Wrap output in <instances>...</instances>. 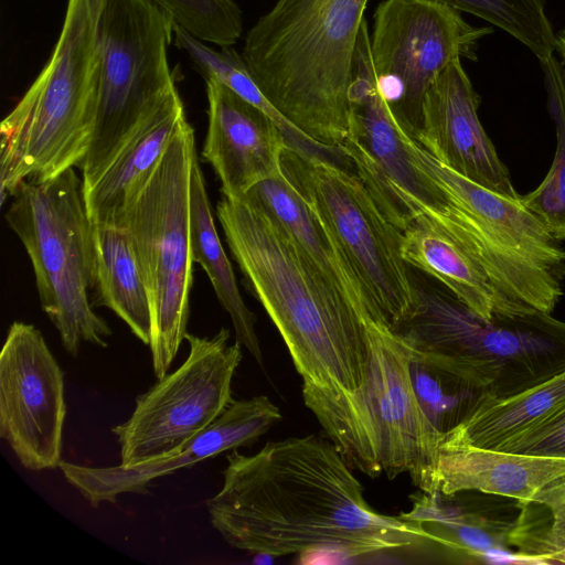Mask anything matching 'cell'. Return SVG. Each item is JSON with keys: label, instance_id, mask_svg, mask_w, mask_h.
I'll return each instance as SVG.
<instances>
[{"label": "cell", "instance_id": "5b68a950", "mask_svg": "<svg viewBox=\"0 0 565 565\" xmlns=\"http://www.w3.org/2000/svg\"><path fill=\"white\" fill-rule=\"evenodd\" d=\"M369 360L360 385L327 392L302 386L305 405L351 468L371 478L408 473L422 492H438L436 461L443 436L416 397L412 352L390 326L366 323Z\"/></svg>", "mask_w": 565, "mask_h": 565}, {"label": "cell", "instance_id": "277c9868", "mask_svg": "<svg viewBox=\"0 0 565 565\" xmlns=\"http://www.w3.org/2000/svg\"><path fill=\"white\" fill-rule=\"evenodd\" d=\"M104 0H67L55 47L39 76L0 125L3 204L26 181L79 168L97 115Z\"/></svg>", "mask_w": 565, "mask_h": 565}, {"label": "cell", "instance_id": "7402d4cb", "mask_svg": "<svg viewBox=\"0 0 565 565\" xmlns=\"http://www.w3.org/2000/svg\"><path fill=\"white\" fill-rule=\"evenodd\" d=\"M413 508L399 516L419 524L429 535L428 542L449 562L456 563H532L513 551L508 534L516 516V508L494 514V507L479 511L446 504L440 492L415 497Z\"/></svg>", "mask_w": 565, "mask_h": 565}, {"label": "cell", "instance_id": "44dd1931", "mask_svg": "<svg viewBox=\"0 0 565 565\" xmlns=\"http://www.w3.org/2000/svg\"><path fill=\"white\" fill-rule=\"evenodd\" d=\"M436 472L444 495L478 492L518 501L565 473V458L439 444Z\"/></svg>", "mask_w": 565, "mask_h": 565}, {"label": "cell", "instance_id": "f1b7e54d", "mask_svg": "<svg viewBox=\"0 0 565 565\" xmlns=\"http://www.w3.org/2000/svg\"><path fill=\"white\" fill-rule=\"evenodd\" d=\"M476 15L507 32L539 61L556 52V33L545 0H430Z\"/></svg>", "mask_w": 565, "mask_h": 565}, {"label": "cell", "instance_id": "7c38bea8", "mask_svg": "<svg viewBox=\"0 0 565 565\" xmlns=\"http://www.w3.org/2000/svg\"><path fill=\"white\" fill-rule=\"evenodd\" d=\"M186 360L136 399L131 416L111 428L121 466L170 457L207 428L228 406L232 381L243 354L228 344L230 330L212 337L185 334Z\"/></svg>", "mask_w": 565, "mask_h": 565}, {"label": "cell", "instance_id": "8fae6325", "mask_svg": "<svg viewBox=\"0 0 565 565\" xmlns=\"http://www.w3.org/2000/svg\"><path fill=\"white\" fill-rule=\"evenodd\" d=\"M174 24L148 0H104L96 125L79 169L90 188L142 122L180 97L168 47Z\"/></svg>", "mask_w": 565, "mask_h": 565}, {"label": "cell", "instance_id": "9a60e30c", "mask_svg": "<svg viewBox=\"0 0 565 565\" xmlns=\"http://www.w3.org/2000/svg\"><path fill=\"white\" fill-rule=\"evenodd\" d=\"M63 372L42 333L14 321L0 353V436L33 471L62 462Z\"/></svg>", "mask_w": 565, "mask_h": 565}, {"label": "cell", "instance_id": "52a82bcc", "mask_svg": "<svg viewBox=\"0 0 565 565\" xmlns=\"http://www.w3.org/2000/svg\"><path fill=\"white\" fill-rule=\"evenodd\" d=\"M414 163L441 189L431 218L483 267L512 300L552 313L564 295L565 249L519 198L491 191L450 170L408 131Z\"/></svg>", "mask_w": 565, "mask_h": 565}, {"label": "cell", "instance_id": "9c48e42d", "mask_svg": "<svg viewBox=\"0 0 565 565\" xmlns=\"http://www.w3.org/2000/svg\"><path fill=\"white\" fill-rule=\"evenodd\" d=\"M196 156L194 129L186 118L157 169L126 214L149 291L153 373L163 377L185 340L193 285L190 183Z\"/></svg>", "mask_w": 565, "mask_h": 565}, {"label": "cell", "instance_id": "5bb4252c", "mask_svg": "<svg viewBox=\"0 0 565 565\" xmlns=\"http://www.w3.org/2000/svg\"><path fill=\"white\" fill-rule=\"evenodd\" d=\"M349 136L341 152L353 162L385 216L402 232L444 203L438 184L411 158L405 129L382 97L372 63L366 21L362 23L350 89Z\"/></svg>", "mask_w": 565, "mask_h": 565}, {"label": "cell", "instance_id": "ba28073f", "mask_svg": "<svg viewBox=\"0 0 565 565\" xmlns=\"http://www.w3.org/2000/svg\"><path fill=\"white\" fill-rule=\"evenodd\" d=\"M6 213L33 267L41 308L58 331L65 351L81 344L106 348L111 330L92 308L94 287L92 222L82 180L74 168L22 182Z\"/></svg>", "mask_w": 565, "mask_h": 565}, {"label": "cell", "instance_id": "30bf717a", "mask_svg": "<svg viewBox=\"0 0 565 565\" xmlns=\"http://www.w3.org/2000/svg\"><path fill=\"white\" fill-rule=\"evenodd\" d=\"M281 169L394 330L417 303L402 256L403 232L385 216L359 175L326 154L288 143Z\"/></svg>", "mask_w": 565, "mask_h": 565}, {"label": "cell", "instance_id": "83f0119b", "mask_svg": "<svg viewBox=\"0 0 565 565\" xmlns=\"http://www.w3.org/2000/svg\"><path fill=\"white\" fill-rule=\"evenodd\" d=\"M544 75L547 108L556 132L551 168L531 192L520 195L558 242L565 241V67L553 54L539 61Z\"/></svg>", "mask_w": 565, "mask_h": 565}, {"label": "cell", "instance_id": "484cf974", "mask_svg": "<svg viewBox=\"0 0 565 565\" xmlns=\"http://www.w3.org/2000/svg\"><path fill=\"white\" fill-rule=\"evenodd\" d=\"M190 232L193 260L204 269L220 303L230 315L236 342L263 365V353L255 331L256 317L241 296L232 265L221 244L198 158L190 183Z\"/></svg>", "mask_w": 565, "mask_h": 565}, {"label": "cell", "instance_id": "603a6c76", "mask_svg": "<svg viewBox=\"0 0 565 565\" xmlns=\"http://www.w3.org/2000/svg\"><path fill=\"white\" fill-rule=\"evenodd\" d=\"M242 198L262 207L285 228L309 262L342 294L365 324L372 321L388 324L284 173L257 183Z\"/></svg>", "mask_w": 565, "mask_h": 565}, {"label": "cell", "instance_id": "d4e9b609", "mask_svg": "<svg viewBox=\"0 0 565 565\" xmlns=\"http://www.w3.org/2000/svg\"><path fill=\"white\" fill-rule=\"evenodd\" d=\"M92 245L95 303L114 311L134 335L149 345L150 297L128 230L92 223Z\"/></svg>", "mask_w": 565, "mask_h": 565}, {"label": "cell", "instance_id": "4316f807", "mask_svg": "<svg viewBox=\"0 0 565 565\" xmlns=\"http://www.w3.org/2000/svg\"><path fill=\"white\" fill-rule=\"evenodd\" d=\"M515 507L510 547L535 564H565V473L531 498L515 501Z\"/></svg>", "mask_w": 565, "mask_h": 565}, {"label": "cell", "instance_id": "7a4b0ae2", "mask_svg": "<svg viewBox=\"0 0 565 565\" xmlns=\"http://www.w3.org/2000/svg\"><path fill=\"white\" fill-rule=\"evenodd\" d=\"M216 214L231 253L280 333L302 386L355 390L370 352L366 326L355 309L262 207L223 196Z\"/></svg>", "mask_w": 565, "mask_h": 565}, {"label": "cell", "instance_id": "4fadbf2b", "mask_svg": "<svg viewBox=\"0 0 565 565\" xmlns=\"http://www.w3.org/2000/svg\"><path fill=\"white\" fill-rule=\"evenodd\" d=\"M492 32L430 0L379 3L370 34L373 68L382 97L405 129H418L424 97L440 73L455 60H477L479 41Z\"/></svg>", "mask_w": 565, "mask_h": 565}, {"label": "cell", "instance_id": "f546056e", "mask_svg": "<svg viewBox=\"0 0 565 565\" xmlns=\"http://www.w3.org/2000/svg\"><path fill=\"white\" fill-rule=\"evenodd\" d=\"M411 377L423 412L441 436L460 422L479 395L459 380L413 355Z\"/></svg>", "mask_w": 565, "mask_h": 565}, {"label": "cell", "instance_id": "1f68e13d", "mask_svg": "<svg viewBox=\"0 0 565 565\" xmlns=\"http://www.w3.org/2000/svg\"><path fill=\"white\" fill-rule=\"evenodd\" d=\"M507 451L565 458V409Z\"/></svg>", "mask_w": 565, "mask_h": 565}, {"label": "cell", "instance_id": "3957f363", "mask_svg": "<svg viewBox=\"0 0 565 565\" xmlns=\"http://www.w3.org/2000/svg\"><path fill=\"white\" fill-rule=\"evenodd\" d=\"M369 0H276L242 56L270 103L318 148L342 154L353 62Z\"/></svg>", "mask_w": 565, "mask_h": 565}, {"label": "cell", "instance_id": "4dcf8cb0", "mask_svg": "<svg viewBox=\"0 0 565 565\" xmlns=\"http://www.w3.org/2000/svg\"><path fill=\"white\" fill-rule=\"evenodd\" d=\"M194 38L220 47L243 34V14L235 0H148Z\"/></svg>", "mask_w": 565, "mask_h": 565}, {"label": "cell", "instance_id": "8992f818", "mask_svg": "<svg viewBox=\"0 0 565 565\" xmlns=\"http://www.w3.org/2000/svg\"><path fill=\"white\" fill-rule=\"evenodd\" d=\"M414 287L416 307L394 331L414 358L476 393L510 396L565 370V322L552 313L486 319L452 294Z\"/></svg>", "mask_w": 565, "mask_h": 565}, {"label": "cell", "instance_id": "ac0fdd59", "mask_svg": "<svg viewBox=\"0 0 565 565\" xmlns=\"http://www.w3.org/2000/svg\"><path fill=\"white\" fill-rule=\"evenodd\" d=\"M205 83L209 124L202 158L221 181L223 196L239 199L257 183L282 173L288 141L258 107L216 81Z\"/></svg>", "mask_w": 565, "mask_h": 565}, {"label": "cell", "instance_id": "cb8c5ba5", "mask_svg": "<svg viewBox=\"0 0 565 565\" xmlns=\"http://www.w3.org/2000/svg\"><path fill=\"white\" fill-rule=\"evenodd\" d=\"M565 409V370L519 393H481L439 444L507 450Z\"/></svg>", "mask_w": 565, "mask_h": 565}, {"label": "cell", "instance_id": "d6986e66", "mask_svg": "<svg viewBox=\"0 0 565 565\" xmlns=\"http://www.w3.org/2000/svg\"><path fill=\"white\" fill-rule=\"evenodd\" d=\"M185 118L178 97L142 122L97 181L83 190L93 224L122 226Z\"/></svg>", "mask_w": 565, "mask_h": 565}, {"label": "cell", "instance_id": "e0dca14e", "mask_svg": "<svg viewBox=\"0 0 565 565\" xmlns=\"http://www.w3.org/2000/svg\"><path fill=\"white\" fill-rule=\"evenodd\" d=\"M282 418L280 408L267 396L232 399L225 411L177 454L159 460L106 468L84 467L66 461L60 469L94 508L115 503L124 492L143 493L158 477L195 465L226 450L254 444Z\"/></svg>", "mask_w": 565, "mask_h": 565}, {"label": "cell", "instance_id": "2e32d148", "mask_svg": "<svg viewBox=\"0 0 565 565\" xmlns=\"http://www.w3.org/2000/svg\"><path fill=\"white\" fill-rule=\"evenodd\" d=\"M480 97L461 60L452 61L427 90L412 136L440 163L491 191L519 198L510 172L478 115Z\"/></svg>", "mask_w": 565, "mask_h": 565}, {"label": "cell", "instance_id": "ffe728a7", "mask_svg": "<svg viewBox=\"0 0 565 565\" xmlns=\"http://www.w3.org/2000/svg\"><path fill=\"white\" fill-rule=\"evenodd\" d=\"M402 256L406 264L440 281L450 294L482 318L516 316L536 310L509 298L461 244L425 215L403 232Z\"/></svg>", "mask_w": 565, "mask_h": 565}, {"label": "cell", "instance_id": "6da1fadb", "mask_svg": "<svg viewBox=\"0 0 565 565\" xmlns=\"http://www.w3.org/2000/svg\"><path fill=\"white\" fill-rule=\"evenodd\" d=\"M211 524L232 547L271 557L328 553L358 557L429 540L417 523L374 510L351 466L316 435L268 441L227 456Z\"/></svg>", "mask_w": 565, "mask_h": 565}]
</instances>
